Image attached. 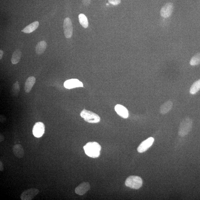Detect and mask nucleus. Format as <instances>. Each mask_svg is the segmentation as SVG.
I'll use <instances>...</instances> for the list:
<instances>
[{
    "instance_id": "0eeeda50",
    "label": "nucleus",
    "mask_w": 200,
    "mask_h": 200,
    "mask_svg": "<svg viewBox=\"0 0 200 200\" xmlns=\"http://www.w3.org/2000/svg\"><path fill=\"white\" fill-rule=\"evenodd\" d=\"M45 126L44 123L42 122H38L35 123L32 130L33 134L36 138H40L44 134Z\"/></svg>"
},
{
    "instance_id": "1a4fd4ad",
    "label": "nucleus",
    "mask_w": 200,
    "mask_h": 200,
    "mask_svg": "<svg viewBox=\"0 0 200 200\" xmlns=\"http://www.w3.org/2000/svg\"><path fill=\"white\" fill-rule=\"evenodd\" d=\"M173 6L171 3H168L163 6L160 11L161 15L164 18L170 17L173 12Z\"/></svg>"
},
{
    "instance_id": "5701e85b",
    "label": "nucleus",
    "mask_w": 200,
    "mask_h": 200,
    "mask_svg": "<svg viewBox=\"0 0 200 200\" xmlns=\"http://www.w3.org/2000/svg\"><path fill=\"white\" fill-rule=\"evenodd\" d=\"M110 4L113 5H117L121 3V0H108Z\"/></svg>"
},
{
    "instance_id": "20e7f679",
    "label": "nucleus",
    "mask_w": 200,
    "mask_h": 200,
    "mask_svg": "<svg viewBox=\"0 0 200 200\" xmlns=\"http://www.w3.org/2000/svg\"><path fill=\"white\" fill-rule=\"evenodd\" d=\"M80 115L85 121L88 123H97L100 121V117L98 114L83 109L80 113Z\"/></svg>"
},
{
    "instance_id": "39448f33",
    "label": "nucleus",
    "mask_w": 200,
    "mask_h": 200,
    "mask_svg": "<svg viewBox=\"0 0 200 200\" xmlns=\"http://www.w3.org/2000/svg\"><path fill=\"white\" fill-rule=\"evenodd\" d=\"M39 192L37 189L32 188L25 190L21 194L20 198L22 200H31Z\"/></svg>"
},
{
    "instance_id": "f257e3e1",
    "label": "nucleus",
    "mask_w": 200,
    "mask_h": 200,
    "mask_svg": "<svg viewBox=\"0 0 200 200\" xmlns=\"http://www.w3.org/2000/svg\"><path fill=\"white\" fill-rule=\"evenodd\" d=\"M83 149L87 155L95 158L99 156L101 147L96 142H89L83 146Z\"/></svg>"
},
{
    "instance_id": "aec40b11",
    "label": "nucleus",
    "mask_w": 200,
    "mask_h": 200,
    "mask_svg": "<svg viewBox=\"0 0 200 200\" xmlns=\"http://www.w3.org/2000/svg\"><path fill=\"white\" fill-rule=\"evenodd\" d=\"M79 22L80 25L85 28H86L88 27V21L86 16L84 14H81L79 15Z\"/></svg>"
},
{
    "instance_id": "6ab92c4d",
    "label": "nucleus",
    "mask_w": 200,
    "mask_h": 200,
    "mask_svg": "<svg viewBox=\"0 0 200 200\" xmlns=\"http://www.w3.org/2000/svg\"><path fill=\"white\" fill-rule=\"evenodd\" d=\"M200 90V79L195 82L192 85L190 89V93L192 95H195Z\"/></svg>"
},
{
    "instance_id": "9b49d317",
    "label": "nucleus",
    "mask_w": 200,
    "mask_h": 200,
    "mask_svg": "<svg viewBox=\"0 0 200 200\" xmlns=\"http://www.w3.org/2000/svg\"><path fill=\"white\" fill-rule=\"evenodd\" d=\"M90 188V185L88 182H84L80 184L75 189V193L82 196L86 193Z\"/></svg>"
},
{
    "instance_id": "4be33fe9",
    "label": "nucleus",
    "mask_w": 200,
    "mask_h": 200,
    "mask_svg": "<svg viewBox=\"0 0 200 200\" xmlns=\"http://www.w3.org/2000/svg\"><path fill=\"white\" fill-rule=\"evenodd\" d=\"M12 91L13 93L15 96L18 94L20 91V86L18 81L16 82L13 85Z\"/></svg>"
},
{
    "instance_id": "bb28decb",
    "label": "nucleus",
    "mask_w": 200,
    "mask_h": 200,
    "mask_svg": "<svg viewBox=\"0 0 200 200\" xmlns=\"http://www.w3.org/2000/svg\"><path fill=\"white\" fill-rule=\"evenodd\" d=\"M4 54V52L2 50H0V59H2V56Z\"/></svg>"
},
{
    "instance_id": "dca6fc26",
    "label": "nucleus",
    "mask_w": 200,
    "mask_h": 200,
    "mask_svg": "<svg viewBox=\"0 0 200 200\" xmlns=\"http://www.w3.org/2000/svg\"><path fill=\"white\" fill-rule=\"evenodd\" d=\"M39 25V22H33L24 28L23 30H22V32L26 33H31L38 28Z\"/></svg>"
},
{
    "instance_id": "423d86ee",
    "label": "nucleus",
    "mask_w": 200,
    "mask_h": 200,
    "mask_svg": "<svg viewBox=\"0 0 200 200\" xmlns=\"http://www.w3.org/2000/svg\"><path fill=\"white\" fill-rule=\"evenodd\" d=\"M63 27L64 36L66 38H71L73 34V27L70 18L67 17L64 19Z\"/></svg>"
},
{
    "instance_id": "f3484780",
    "label": "nucleus",
    "mask_w": 200,
    "mask_h": 200,
    "mask_svg": "<svg viewBox=\"0 0 200 200\" xmlns=\"http://www.w3.org/2000/svg\"><path fill=\"white\" fill-rule=\"evenodd\" d=\"M46 43L45 41L39 42L36 47V52L38 55H41L44 53L46 49Z\"/></svg>"
},
{
    "instance_id": "f03ea898",
    "label": "nucleus",
    "mask_w": 200,
    "mask_h": 200,
    "mask_svg": "<svg viewBox=\"0 0 200 200\" xmlns=\"http://www.w3.org/2000/svg\"><path fill=\"white\" fill-rule=\"evenodd\" d=\"M193 125L192 120L190 117H186L182 120L179 127L178 134L180 136L184 137L189 133Z\"/></svg>"
},
{
    "instance_id": "b1692460",
    "label": "nucleus",
    "mask_w": 200,
    "mask_h": 200,
    "mask_svg": "<svg viewBox=\"0 0 200 200\" xmlns=\"http://www.w3.org/2000/svg\"><path fill=\"white\" fill-rule=\"evenodd\" d=\"M82 2L84 5L88 6L91 4V0H82Z\"/></svg>"
},
{
    "instance_id": "a211bd4d",
    "label": "nucleus",
    "mask_w": 200,
    "mask_h": 200,
    "mask_svg": "<svg viewBox=\"0 0 200 200\" xmlns=\"http://www.w3.org/2000/svg\"><path fill=\"white\" fill-rule=\"evenodd\" d=\"M22 52L20 50L17 49L16 50L13 54L12 58H11V62L13 64H17L20 61L21 57Z\"/></svg>"
},
{
    "instance_id": "412c9836",
    "label": "nucleus",
    "mask_w": 200,
    "mask_h": 200,
    "mask_svg": "<svg viewBox=\"0 0 200 200\" xmlns=\"http://www.w3.org/2000/svg\"><path fill=\"white\" fill-rule=\"evenodd\" d=\"M190 64L191 66H196L200 64V53L195 55L190 61Z\"/></svg>"
},
{
    "instance_id": "4468645a",
    "label": "nucleus",
    "mask_w": 200,
    "mask_h": 200,
    "mask_svg": "<svg viewBox=\"0 0 200 200\" xmlns=\"http://www.w3.org/2000/svg\"><path fill=\"white\" fill-rule=\"evenodd\" d=\"M173 103L171 101H167L163 104L160 108V112L162 114L167 113L172 108Z\"/></svg>"
},
{
    "instance_id": "6e6552de",
    "label": "nucleus",
    "mask_w": 200,
    "mask_h": 200,
    "mask_svg": "<svg viewBox=\"0 0 200 200\" xmlns=\"http://www.w3.org/2000/svg\"><path fill=\"white\" fill-rule=\"evenodd\" d=\"M154 141V138L152 137H150L142 142L137 149L138 152L142 153L146 151L152 145Z\"/></svg>"
},
{
    "instance_id": "ddd939ff",
    "label": "nucleus",
    "mask_w": 200,
    "mask_h": 200,
    "mask_svg": "<svg viewBox=\"0 0 200 200\" xmlns=\"http://www.w3.org/2000/svg\"><path fill=\"white\" fill-rule=\"evenodd\" d=\"M13 151L16 157L19 158H23L25 154L23 147L20 144L14 145L13 148Z\"/></svg>"
},
{
    "instance_id": "7ed1b4c3",
    "label": "nucleus",
    "mask_w": 200,
    "mask_h": 200,
    "mask_svg": "<svg viewBox=\"0 0 200 200\" xmlns=\"http://www.w3.org/2000/svg\"><path fill=\"white\" fill-rule=\"evenodd\" d=\"M141 178L136 176H130L127 177L125 182V185L132 189H138L142 185Z\"/></svg>"
},
{
    "instance_id": "393cba45",
    "label": "nucleus",
    "mask_w": 200,
    "mask_h": 200,
    "mask_svg": "<svg viewBox=\"0 0 200 200\" xmlns=\"http://www.w3.org/2000/svg\"><path fill=\"white\" fill-rule=\"evenodd\" d=\"M4 167H3L2 162V161H0V171H2L4 170Z\"/></svg>"
},
{
    "instance_id": "f8f14e48",
    "label": "nucleus",
    "mask_w": 200,
    "mask_h": 200,
    "mask_svg": "<svg viewBox=\"0 0 200 200\" xmlns=\"http://www.w3.org/2000/svg\"><path fill=\"white\" fill-rule=\"evenodd\" d=\"M114 109L119 115L123 118L126 119L128 117V111L123 106L120 105H117L115 106Z\"/></svg>"
},
{
    "instance_id": "a878e982",
    "label": "nucleus",
    "mask_w": 200,
    "mask_h": 200,
    "mask_svg": "<svg viewBox=\"0 0 200 200\" xmlns=\"http://www.w3.org/2000/svg\"><path fill=\"white\" fill-rule=\"evenodd\" d=\"M4 137L1 134V136H0V142H3L4 141Z\"/></svg>"
},
{
    "instance_id": "9d476101",
    "label": "nucleus",
    "mask_w": 200,
    "mask_h": 200,
    "mask_svg": "<svg viewBox=\"0 0 200 200\" xmlns=\"http://www.w3.org/2000/svg\"><path fill=\"white\" fill-rule=\"evenodd\" d=\"M64 86L66 88L71 89L78 87H83V83L77 79H70L64 82Z\"/></svg>"
},
{
    "instance_id": "2eb2a0df",
    "label": "nucleus",
    "mask_w": 200,
    "mask_h": 200,
    "mask_svg": "<svg viewBox=\"0 0 200 200\" xmlns=\"http://www.w3.org/2000/svg\"><path fill=\"white\" fill-rule=\"evenodd\" d=\"M36 82V79L33 77H29L25 82V91L26 93H29L31 91L32 87L34 85Z\"/></svg>"
}]
</instances>
